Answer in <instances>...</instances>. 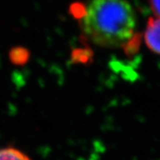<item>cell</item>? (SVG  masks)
<instances>
[{"label":"cell","mask_w":160,"mask_h":160,"mask_svg":"<svg viewBox=\"0 0 160 160\" xmlns=\"http://www.w3.org/2000/svg\"><path fill=\"white\" fill-rule=\"evenodd\" d=\"M135 15L126 0H91L81 18L88 39L102 47L127 45L134 36Z\"/></svg>","instance_id":"1"},{"label":"cell","mask_w":160,"mask_h":160,"mask_svg":"<svg viewBox=\"0 0 160 160\" xmlns=\"http://www.w3.org/2000/svg\"><path fill=\"white\" fill-rule=\"evenodd\" d=\"M150 4L152 10L160 18V0H150Z\"/></svg>","instance_id":"4"},{"label":"cell","mask_w":160,"mask_h":160,"mask_svg":"<svg viewBox=\"0 0 160 160\" xmlns=\"http://www.w3.org/2000/svg\"><path fill=\"white\" fill-rule=\"evenodd\" d=\"M147 46L155 52L160 54V18H150L145 31Z\"/></svg>","instance_id":"2"},{"label":"cell","mask_w":160,"mask_h":160,"mask_svg":"<svg viewBox=\"0 0 160 160\" xmlns=\"http://www.w3.org/2000/svg\"><path fill=\"white\" fill-rule=\"evenodd\" d=\"M0 160H31L28 155L12 147L0 149Z\"/></svg>","instance_id":"3"}]
</instances>
